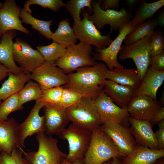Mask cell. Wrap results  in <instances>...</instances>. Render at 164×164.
I'll use <instances>...</instances> for the list:
<instances>
[{
    "mask_svg": "<svg viewBox=\"0 0 164 164\" xmlns=\"http://www.w3.org/2000/svg\"><path fill=\"white\" fill-rule=\"evenodd\" d=\"M108 69L102 62L79 68L67 74V82L63 87L94 100L103 91Z\"/></svg>",
    "mask_w": 164,
    "mask_h": 164,
    "instance_id": "1",
    "label": "cell"
},
{
    "mask_svg": "<svg viewBox=\"0 0 164 164\" xmlns=\"http://www.w3.org/2000/svg\"><path fill=\"white\" fill-rule=\"evenodd\" d=\"M125 156L119 152L101 126L91 132L90 143L83 162L84 164H102L113 158Z\"/></svg>",
    "mask_w": 164,
    "mask_h": 164,
    "instance_id": "2",
    "label": "cell"
},
{
    "mask_svg": "<svg viewBox=\"0 0 164 164\" xmlns=\"http://www.w3.org/2000/svg\"><path fill=\"white\" fill-rule=\"evenodd\" d=\"M66 111L72 124L86 130L91 132L102 124L94 100L90 98L82 97Z\"/></svg>",
    "mask_w": 164,
    "mask_h": 164,
    "instance_id": "3",
    "label": "cell"
},
{
    "mask_svg": "<svg viewBox=\"0 0 164 164\" xmlns=\"http://www.w3.org/2000/svg\"><path fill=\"white\" fill-rule=\"evenodd\" d=\"M39 144L36 151L27 152L22 150L24 157L31 164H61L67 155L61 151L58 145V140L45 132L37 135Z\"/></svg>",
    "mask_w": 164,
    "mask_h": 164,
    "instance_id": "4",
    "label": "cell"
},
{
    "mask_svg": "<svg viewBox=\"0 0 164 164\" xmlns=\"http://www.w3.org/2000/svg\"><path fill=\"white\" fill-rule=\"evenodd\" d=\"M152 40L151 36H148L133 43L122 45L118 56L120 60H133L142 81L150 65Z\"/></svg>",
    "mask_w": 164,
    "mask_h": 164,
    "instance_id": "5",
    "label": "cell"
},
{
    "mask_svg": "<svg viewBox=\"0 0 164 164\" xmlns=\"http://www.w3.org/2000/svg\"><path fill=\"white\" fill-rule=\"evenodd\" d=\"M92 53L91 46L79 42L67 48L55 64L65 73H69L79 68L97 64L98 63L92 56Z\"/></svg>",
    "mask_w": 164,
    "mask_h": 164,
    "instance_id": "6",
    "label": "cell"
},
{
    "mask_svg": "<svg viewBox=\"0 0 164 164\" xmlns=\"http://www.w3.org/2000/svg\"><path fill=\"white\" fill-rule=\"evenodd\" d=\"M91 133L71 124L59 133V136L68 143L69 153L66 161L70 162H83L90 143Z\"/></svg>",
    "mask_w": 164,
    "mask_h": 164,
    "instance_id": "7",
    "label": "cell"
},
{
    "mask_svg": "<svg viewBox=\"0 0 164 164\" xmlns=\"http://www.w3.org/2000/svg\"><path fill=\"white\" fill-rule=\"evenodd\" d=\"M92 12L88 9L83 12V19L80 21H74L72 28L79 42L90 46L93 45L97 49H104L112 41L110 37L112 32L110 31L107 35H102L89 19V15Z\"/></svg>",
    "mask_w": 164,
    "mask_h": 164,
    "instance_id": "8",
    "label": "cell"
},
{
    "mask_svg": "<svg viewBox=\"0 0 164 164\" xmlns=\"http://www.w3.org/2000/svg\"><path fill=\"white\" fill-rule=\"evenodd\" d=\"M101 0H91L93 13L89 15V19L99 31L106 24L111 26L110 31H115L131 20L132 15L126 9L122 8L120 11L113 9L105 10L101 9L100 4Z\"/></svg>",
    "mask_w": 164,
    "mask_h": 164,
    "instance_id": "9",
    "label": "cell"
},
{
    "mask_svg": "<svg viewBox=\"0 0 164 164\" xmlns=\"http://www.w3.org/2000/svg\"><path fill=\"white\" fill-rule=\"evenodd\" d=\"M135 27L130 22L121 26L118 30V35L108 46L102 50L94 49V60L102 61L109 70L123 67L118 60L119 52L126 37Z\"/></svg>",
    "mask_w": 164,
    "mask_h": 164,
    "instance_id": "10",
    "label": "cell"
},
{
    "mask_svg": "<svg viewBox=\"0 0 164 164\" xmlns=\"http://www.w3.org/2000/svg\"><path fill=\"white\" fill-rule=\"evenodd\" d=\"M13 55L15 62L22 71L31 74L45 61L41 53L21 39L17 38L13 45Z\"/></svg>",
    "mask_w": 164,
    "mask_h": 164,
    "instance_id": "11",
    "label": "cell"
},
{
    "mask_svg": "<svg viewBox=\"0 0 164 164\" xmlns=\"http://www.w3.org/2000/svg\"><path fill=\"white\" fill-rule=\"evenodd\" d=\"M31 79L36 82L42 92L66 84L67 74L56 66L54 62L45 61L31 74Z\"/></svg>",
    "mask_w": 164,
    "mask_h": 164,
    "instance_id": "12",
    "label": "cell"
},
{
    "mask_svg": "<svg viewBox=\"0 0 164 164\" xmlns=\"http://www.w3.org/2000/svg\"><path fill=\"white\" fill-rule=\"evenodd\" d=\"M94 101L102 123L109 121L129 127L127 107L121 108L103 91Z\"/></svg>",
    "mask_w": 164,
    "mask_h": 164,
    "instance_id": "13",
    "label": "cell"
},
{
    "mask_svg": "<svg viewBox=\"0 0 164 164\" xmlns=\"http://www.w3.org/2000/svg\"><path fill=\"white\" fill-rule=\"evenodd\" d=\"M101 127L122 154L125 156L129 154L136 147L137 144L129 127L106 121L102 123Z\"/></svg>",
    "mask_w": 164,
    "mask_h": 164,
    "instance_id": "14",
    "label": "cell"
},
{
    "mask_svg": "<svg viewBox=\"0 0 164 164\" xmlns=\"http://www.w3.org/2000/svg\"><path fill=\"white\" fill-rule=\"evenodd\" d=\"M44 102L41 98L36 101L30 114L25 120L19 124V138L20 146L25 148V141L28 137L45 132V120L39 112Z\"/></svg>",
    "mask_w": 164,
    "mask_h": 164,
    "instance_id": "15",
    "label": "cell"
},
{
    "mask_svg": "<svg viewBox=\"0 0 164 164\" xmlns=\"http://www.w3.org/2000/svg\"><path fill=\"white\" fill-rule=\"evenodd\" d=\"M162 107L159 101L144 95L134 96L127 106L130 117L149 121Z\"/></svg>",
    "mask_w": 164,
    "mask_h": 164,
    "instance_id": "16",
    "label": "cell"
},
{
    "mask_svg": "<svg viewBox=\"0 0 164 164\" xmlns=\"http://www.w3.org/2000/svg\"><path fill=\"white\" fill-rule=\"evenodd\" d=\"M21 9L15 0H5L0 9V38L6 32L18 30L29 35L30 32L22 24L19 17Z\"/></svg>",
    "mask_w": 164,
    "mask_h": 164,
    "instance_id": "17",
    "label": "cell"
},
{
    "mask_svg": "<svg viewBox=\"0 0 164 164\" xmlns=\"http://www.w3.org/2000/svg\"><path fill=\"white\" fill-rule=\"evenodd\" d=\"M43 108L45 120V132L49 135H58L70 122L66 108L59 104L46 102Z\"/></svg>",
    "mask_w": 164,
    "mask_h": 164,
    "instance_id": "18",
    "label": "cell"
},
{
    "mask_svg": "<svg viewBox=\"0 0 164 164\" xmlns=\"http://www.w3.org/2000/svg\"><path fill=\"white\" fill-rule=\"evenodd\" d=\"M129 128L138 145L153 150L159 149L157 142L150 122L129 118Z\"/></svg>",
    "mask_w": 164,
    "mask_h": 164,
    "instance_id": "19",
    "label": "cell"
},
{
    "mask_svg": "<svg viewBox=\"0 0 164 164\" xmlns=\"http://www.w3.org/2000/svg\"><path fill=\"white\" fill-rule=\"evenodd\" d=\"M19 124L13 118L0 120V151L10 154L13 150L20 147Z\"/></svg>",
    "mask_w": 164,
    "mask_h": 164,
    "instance_id": "20",
    "label": "cell"
},
{
    "mask_svg": "<svg viewBox=\"0 0 164 164\" xmlns=\"http://www.w3.org/2000/svg\"><path fill=\"white\" fill-rule=\"evenodd\" d=\"M164 80V71H158L149 66L135 96L144 95L157 101V93Z\"/></svg>",
    "mask_w": 164,
    "mask_h": 164,
    "instance_id": "21",
    "label": "cell"
},
{
    "mask_svg": "<svg viewBox=\"0 0 164 164\" xmlns=\"http://www.w3.org/2000/svg\"><path fill=\"white\" fill-rule=\"evenodd\" d=\"M16 35V30H10L4 33L0 40V63L6 67L9 72L15 74L22 72L13 58V39Z\"/></svg>",
    "mask_w": 164,
    "mask_h": 164,
    "instance_id": "22",
    "label": "cell"
},
{
    "mask_svg": "<svg viewBox=\"0 0 164 164\" xmlns=\"http://www.w3.org/2000/svg\"><path fill=\"white\" fill-rule=\"evenodd\" d=\"M135 90L106 79L104 83L103 92L117 105L127 107L135 96Z\"/></svg>",
    "mask_w": 164,
    "mask_h": 164,
    "instance_id": "23",
    "label": "cell"
},
{
    "mask_svg": "<svg viewBox=\"0 0 164 164\" xmlns=\"http://www.w3.org/2000/svg\"><path fill=\"white\" fill-rule=\"evenodd\" d=\"M164 156V149L153 150L137 145L134 150L121 161L123 164H153Z\"/></svg>",
    "mask_w": 164,
    "mask_h": 164,
    "instance_id": "24",
    "label": "cell"
},
{
    "mask_svg": "<svg viewBox=\"0 0 164 164\" xmlns=\"http://www.w3.org/2000/svg\"><path fill=\"white\" fill-rule=\"evenodd\" d=\"M106 79L121 85L131 87L136 90L142 81L136 69L124 68L123 66L107 70Z\"/></svg>",
    "mask_w": 164,
    "mask_h": 164,
    "instance_id": "25",
    "label": "cell"
},
{
    "mask_svg": "<svg viewBox=\"0 0 164 164\" xmlns=\"http://www.w3.org/2000/svg\"><path fill=\"white\" fill-rule=\"evenodd\" d=\"M8 79L0 88V99L4 101L11 96L19 93L26 84L31 79V74L23 72L15 74L9 73Z\"/></svg>",
    "mask_w": 164,
    "mask_h": 164,
    "instance_id": "26",
    "label": "cell"
},
{
    "mask_svg": "<svg viewBox=\"0 0 164 164\" xmlns=\"http://www.w3.org/2000/svg\"><path fill=\"white\" fill-rule=\"evenodd\" d=\"M51 39L66 48L76 43L77 39L68 18L59 22L57 28L53 33Z\"/></svg>",
    "mask_w": 164,
    "mask_h": 164,
    "instance_id": "27",
    "label": "cell"
},
{
    "mask_svg": "<svg viewBox=\"0 0 164 164\" xmlns=\"http://www.w3.org/2000/svg\"><path fill=\"white\" fill-rule=\"evenodd\" d=\"M164 5V0L147 3L143 0L140 3L133 18L130 21L135 27L150 19L155 13Z\"/></svg>",
    "mask_w": 164,
    "mask_h": 164,
    "instance_id": "28",
    "label": "cell"
},
{
    "mask_svg": "<svg viewBox=\"0 0 164 164\" xmlns=\"http://www.w3.org/2000/svg\"><path fill=\"white\" fill-rule=\"evenodd\" d=\"M19 17L22 22L30 25L32 29L38 31L45 37L51 39L53 33L50 29L52 20L46 21L38 19L23 8L20 10Z\"/></svg>",
    "mask_w": 164,
    "mask_h": 164,
    "instance_id": "29",
    "label": "cell"
},
{
    "mask_svg": "<svg viewBox=\"0 0 164 164\" xmlns=\"http://www.w3.org/2000/svg\"><path fill=\"white\" fill-rule=\"evenodd\" d=\"M155 19H150L136 26L124 41L125 44L133 43L145 37L151 36L157 26Z\"/></svg>",
    "mask_w": 164,
    "mask_h": 164,
    "instance_id": "30",
    "label": "cell"
},
{
    "mask_svg": "<svg viewBox=\"0 0 164 164\" xmlns=\"http://www.w3.org/2000/svg\"><path fill=\"white\" fill-rule=\"evenodd\" d=\"M42 90L38 84L29 81L18 93L19 102L22 105L33 100L41 98Z\"/></svg>",
    "mask_w": 164,
    "mask_h": 164,
    "instance_id": "31",
    "label": "cell"
},
{
    "mask_svg": "<svg viewBox=\"0 0 164 164\" xmlns=\"http://www.w3.org/2000/svg\"><path fill=\"white\" fill-rule=\"evenodd\" d=\"M45 61L55 62L64 54L67 48L53 42L47 45H39L36 47Z\"/></svg>",
    "mask_w": 164,
    "mask_h": 164,
    "instance_id": "32",
    "label": "cell"
},
{
    "mask_svg": "<svg viewBox=\"0 0 164 164\" xmlns=\"http://www.w3.org/2000/svg\"><path fill=\"white\" fill-rule=\"evenodd\" d=\"M23 108L19 102L18 93L11 96L0 104V120H7L10 113Z\"/></svg>",
    "mask_w": 164,
    "mask_h": 164,
    "instance_id": "33",
    "label": "cell"
},
{
    "mask_svg": "<svg viewBox=\"0 0 164 164\" xmlns=\"http://www.w3.org/2000/svg\"><path fill=\"white\" fill-rule=\"evenodd\" d=\"M91 0H70L64 3L63 6L70 14L74 21L81 20L80 14L81 9L87 7L93 12Z\"/></svg>",
    "mask_w": 164,
    "mask_h": 164,
    "instance_id": "34",
    "label": "cell"
},
{
    "mask_svg": "<svg viewBox=\"0 0 164 164\" xmlns=\"http://www.w3.org/2000/svg\"><path fill=\"white\" fill-rule=\"evenodd\" d=\"M21 147L13 150L10 154L0 152V164H31L23 156Z\"/></svg>",
    "mask_w": 164,
    "mask_h": 164,
    "instance_id": "35",
    "label": "cell"
},
{
    "mask_svg": "<svg viewBox=\"0 0 164 164\" xmlns=\"http://www.w3.org/2000/svg\"><path fill=\"white\" fill-rule=\"evenodd\" d=\"M32 5H38L56 12L64 6V3L61 0H28L25 2L23 9L31 14L32 11L29 6Z\"/></svg>",
    "mask_w": 164,
    "mask_h": 164,
    "instance_id": "36",
    "label": "cell"
},
{
    "mask_svg": "<svg viewBox=\"0 0 164 164\" xmlns=\"http://www.w3.org/2000/svg\"><path fill=\"white\" fill-rule=\"evenodd\" d=\"M63 87H54L42 92L41 99L44 102L60 104L62 98Z\"/></svg>",
    "mask_w": 164,
    "mask_h": 164,
    "instance_id": "37",
    "label": "cell"
},
{
    "mask_svg": "<svg viewBox=\"0 0 164 164\" xmlns=\"http://www.w3.org/2000/svg\"><path fill=\"white\" fill-rule=\"evenodd\" d=\"M63 91L61 102L59 104L66 108L79 101L83 97L80 93L63 87Z\"/></svg>",
    "mask_w": 164,
    "mask_h": 164,
    "instance_id": "38",
    "label": "cell"
},
{
    "mask_svg": "<svg viewBox=\"0 0 164 164\" xmlns=\"http://www.w3.org/2000/svg\"><path fill=\"white\" fill-rule=\"evenodd\" d=\"M151 36L150 56H152L160 54L164 51V37L160 31H155Z\"/></svg>",
    "mask_w": 164,
    "mask_h": 164,
    "instance_id": "39",
    "label": "cell"
},
{
    "mask_svg": "<svg viewBox=\"0 0 164 164\" xmlns=\"http://www.w3.org/2000/svg\"><path fill=\"white\" fill-rule=\"evenodd\" d=\"M150 66L157 70L164 71V51L160 54L151 56Z\"/></svg>",
    "mask_w": 164,
    "mask_h": 164,
    "instance_id": "40",
    "label": "cell"
},
{
    "mask_svg": "<svg viewBox=\"0 0 164 164\" xmlns=\"http://www.w3.org/2000/svg\"><path fill=\"white\" fill-rule=\"evenodd\" d=\"M157 124L159 129L155 133L159 149H164V120Z\"/></svg>",
    "mask_w": 164,
    "mask_h": 164,
    "instance_id": "41",
    "label": "cell"
},
{
    "mask_svg": "<svg viewBox=\"0 0 164 164\" xmlns=\"http://www.w3.org/2000/svg\"><path fill=\"white\" fill-rule=\"evenodd\" d=\"M119 0H101L100 6L101 9L105 10L107 9L118 10L120 6Z\"/></svg>",
    "mask_w": 164,
    "mask_h": 164,
    "instance_id": "42",
    "label": "cell"
},
{
    "mask_svg": "<svg viewBox=\"0 0 164 164\" xmlns=\"http://www.w3.org/2000/svg\"><path fill=\"white\" fill-rule=\"evenodd\" d=\"M163 120H164V107L155 114L150 122L152 126Z\"/></svg>",
    "mask_w": 164,
    "mask_h": 164,
    "instance_id": "43",
    "label": "cell"
},
{
    "mask_svg": "<svg viewBox=\"0 0 164 164\" xmlns=\"http://www.w3.org/2000/svg\"><path fill=\"white\" fill-rule=\"evenodd\" d=\"M9 73L8 69L0 63V82L8 75Z\"/></svg>",
    "mask_w": 164,
    "mask_h": 164,
    "instance_id": "44",
    "label": "cell"
},
{
    "mask_svg": "<svg viewBox=\"0 0 164 164\" xmlns=\"http://www.w3.org/2000/svg\"><path fill=\"white\" fill-rule=\"evenodd\" d=\"M158 26L161 27L164 26V12H162L159 15L157 18L155 19Z\"/></svg>",
    "mask_w": 164,
    "mask_h": 164,
    "instance_id": "45",
    "label": "cell"
},
{
    "mask_svg": "<svg viewBox=\"0 0 164 164\" xmlns=\"http://www.w3.org/2000/svg\"><path fill=\"white\" fill-rule=\"evenodd\" d=\"M110 164H123L120 158L118 157L114 158L110 160Z\"/></svg>",
    "mask_w": 164,
    "mask_h": 164,
    "instance_id": "46",
    "label": "cell"
},
{
    "mask_svg": "<svg viewBox=\"0 0 164 164\" xmlns=\"http://www.w3.org/2000/svg\"><path fill=\"white\" fill-rule=\"evenodd\" d=\"M126 2L128 6L131 7H134L138 3V1L137 0H127L126 1Z\"/></svg>",
    "mask_w": 164,
    "mask_h": 164,
    "instance_id": "47",
    "label": "cell"
},
{
    "mask_svg": "<svg viewBox=\"0 0 164 164\" xmlns=\"http://www.w3.org/2000/svg\"><path fill=\"white\" fill-rule=\"evenodd\" d=\"M61 164H84L82 162H70L64 160Z\"/></svg>",
    "mask_w": 164,
    "mask_h": 164,
    "instance_id": "48",
    "label": "cell"
},
{
    "mask_svg": "<svg viewBox=\"0 0 164 164\" xmlns=\"http://www.w3.org/2000/svg\"><path fill=\"white\" fill-rule=\"evenodd\" d=\"M153 164H164V159L163 157L157 160Z\"/></svg>",
    "mask_w": 164,
    "mask_h": 164,
    "instance_id": "49",
    "label": "cell"
},
{
    "mask_svg": "<svg viewBox=\"0 0 164 164\" xmlns=\"http://www.w3.org/2000/svg\"><path fill=\"white\" fill-rule=\"evenodd\" d=\"M111 160V159H110ZM110 160H108L107 162H104L102 164H110Z\"/></svg>",
    "mask_w": 164,
    "mask_h": 164,
    "instance_id": "50",
    "label": "cell"
},
{
    "mask_svg": "<svg viewBox=\"0 0 164 164\" xmlns=\"http://www.w3.org/2000/svg\"><path fill=\"white\" fill-rule=\"evenodd\" d=\"M3 5V4L0 1V9L2 7Z\"/></svg>",
    "mask_w": 164,
    "mask_h": 164,
    "instance_id": "51",
    "label": "cell"
},
{
    "mask_svg": "<svg viewBox=\"0 0 164 164\" xmlns=\"http://www.w3.org/2000/svg\"><path fill=\"white\" fill-rule=\"evenodd\" d=\"M1 101L0 99V104L2 102H1Z\"/></svg>",
    "mask_w": 164,
    "mask_h": 164,
    "instance_id": "52",
    "label": "cell"
},
{
    "mask_svg": "<svg viewBox=\"0 0 164 164\" xmlns=\"http://www.w3.org/2000/svg\"></svg>",
    "mask_w": 164,
    "mask_h": 164,
    "instance_id": "53",
    "label": "cell"
}]
</instances>
